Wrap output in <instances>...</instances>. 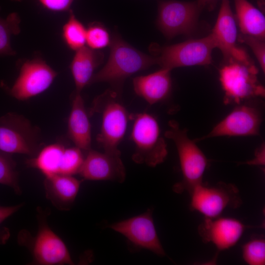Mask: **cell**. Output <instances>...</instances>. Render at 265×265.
Here are the masks:
<instances>
[{
    "mask_svg": "<svg viewBox=\"0 0 265 265\" xmlns=\"http://www.w3.org/2000/svg\"><path fill=\"white\" fill-rule=\"evenodd\" d=\"M108 60L94 73L89 83L107 82L111 88L121 93L127 78L157 64L154 56L144 53L124 41L117 33L112 36Z\"/></svg>",
    "mask_w": 265,
    "mask_h": 265,
    "instance_id": "cell-1",
    "label": "cell"
},
{
    "mask_svg": "<svg viewBox=\"0 0 265 265\" xmlns=\"http://www.w3.org/2000/svg\"><path fill=\"white\" fill-rule=\"evenodd\" d=\"M257 99L236 105L235 108L216 124L209 133L194 139L199 141L219 136L259 135L262 122V113L255 104Z\"/></svg>",
    "mask_w": 265,
    "mask_h": 265,
    "instance_id": "cell-11",
    "label": "cell"
},
{
    "mask_svg": "<svg viewBox=\"0 0 265 265\" xmlns=\"http://www.w3.org/2000/svg\"><path fill=\"white\" fill-rule=\"evenodd\" d=\"M39 228L34 237L22 232L20 243L29 247L33 263L40 265H73L69 252L62 240L50 228L45 215H38Z\"/></svg>",
    "mask_w": 265,
    "mask_h": 265,
    "instance_id": "cell-8",
    "label": "cell"
},
{
    "mask_svg": "<svg viewBox=\"0 0 265 265\" xmlns=\"http://www.w3.org/2000/svg\"><path fill=\"white\" fill-rule=\"evenodd\" d=\"M23 204L8 206H0V225L8 217L18 211L22 206Z\"/></svg>",
    "mask_w": 265,
    "mask_h": 265,
    "instance_id": "cell-32",
    "label": "cell"
},
{
    "mask_svg": "<svg viewBox=\"0 0 265 265\" xmlns=\"http://www.w3.org/2000/svg\"><path fill=\"white\" fill-rule=\"evenodd\" d=\"M109 228L124 236L138 247L147 249L160 256L165 255L155 228L151 210L113 223L109 225Z\"/></svg>",
    "mask_w": 265,
    "mask_h": 265,
    "instance_id": "cell-13",
    "label": "cell"
},
{
    "mask_svg": "<svg viewBox=\"0 0 265 265\" xmlns=\"http://www.w3.org/2000/svg\"><path fill=\"white\" fill-rule=\"evenodd\" d=\"M104 59L103 52L86 46L76 51L70 64L76 86L75 92L81 93L84 87L89 85L95 70L102 64Z\"/></svg>",
    "mask_w": 265,
    "mask_h": 265,
    "instance_id": "cell-20",
    "label": "cell"
},
{
    "mask_svg": "<svg viewBox=\"0 0 265 265\" xmlns=\"http://www.w3.org/2000/svg\"><path fill=\"white\" fill-rule=\"evenodd\" d=\"M215 48L211 33L200 39L188 40L170 46L159 47L153 45L150 50L157 64L171 71L181 67L210 64L212 52Z\"/></svg>",
    "mask_w": 265,
    "mask_h": 265,
    "instance_id": "cell-6",
    "label": "cell"
},
{
    "mask_svg": "<svg viewBox=\"0 0 265 265\" xmlns=\"http://www.w3.org/2000/svg\"><path fill=\"white\" fill-rule=\"evenodd\" d=\"M238 40L248 45L252 50L263 71H265V39L240 34Z\"/></svg>",
    "mask_w": 265,
    "mask_h": 265,
    "instance_id": "cell-29",
    "label": "cell"
},
{
    "mask_svg": "<svg viewBox=\"0 0 265 265\" xmlns=\"http://www.w3.org/2000/svg\"><path fill=\"white\" fill-rule=\"evenodd\" d=\"M68 135L75 146L83 152L91 149V130L81 93L75 92L68 121Z\"/></svg>",
    "mask_w": 265,
    "mask_h": 265,
    "instance_id": "cell-18",
    "label": "cell"
},
{
    "mask_svg": "<svg viewBox=\"0 0 265 265\" xmlns=\"http://www.w3.org/2000/svg\"><path fill=\"white\" fill-rule=\"evenodd\" d=\"M86 152L79 172L83 179L119 183L125 181L126 171L121 153L100 152L91 149Z\"/></svg>",
    "mask_w": 265,
    "mask_h": 265,
    "instance_id": "cell-15",
    "label": "cell"
},
{
    "mask_svg": "<svg viewBox=\"0 0 265 265\" xmlns=\"http://www.w3.org/2000/svg\"><path fill=\"white\" fill-rule=\"evenodd\" d=\"M121 93L110 89L96 97L91 114L101 116V126L97 141L104 151L119 153L118 146L126 133L130 116L121 101Z\"/></svg>",
    "mask_w": 265,
    "mask_h": 265,
    "instance_id": "cell-2",
    "label": "cell"
},
{
    "mask_svg": "<svg viewBox=\"0 0 265 265\" xmlns=\"http://www.w3.org/2000/svg\"><path fill=\"white\" fill-rule=\"evenodd\" d=\"M38 129L22 115L8 113L0 118V150L35 157L40 151Z\"/></svg>",
    "mask_w": 265,
    "mask_h": 265,
    "instance_id": "cell-7",
    "label": "cell"
},
{
    "mask_svg": "<svg viewBox=\"0 0 265 265\" xmlns=\"http://www.w3.org/2000/svg\"><path fill=\"white\" fill-rule=\"evenodd\" d=\"M236 19L241 33L265 39L263 13L247 0H234Z\"/></svg>",
    "mask_w": 265,
    "mask_h": 265,
    "instance_id": "cell-21",
    "label": "cell"
},
{
    "mask_svg": "<svg viewBox=\"0 0 265 265\" xmlns=\"http://www.w3.org/2000/svg\"><path fill=\"white\" fill-rule=\"evenodd\" d=\"M12 0L15 1H20L22 0Z\"/></svg>",
    "mask_w": 265,
    "mask_h": 265,
    "instance_id": "cell-34",
    "label": "cell"
},
{
    "mask_svg": "<svg viewBox=\"0 0 265 265\" xmlns=\"http://www.w3.org/2000/svg\"><path fill=\"white\" fill-rule=\"evenodd\" d=\"M218 0H197L198 5L203 9L206 8L209 10H212Z\"/></svg>",
    "mask_w": 265,
    "mask_h": 265,
    "instance_id": "cell-33",
    "label": "cell"
},
{
    "mask_svg": "<svg viewBox=\"0 0 265 265\" xmlns=\"http://www.w3.org/2000/svg\"><path fill=\"white\" fill-rule=\"evenodd\" d=\"M16 163L11 154L0 150V184L11 187L15 193H21Z\"/></svg>",
    "mask_w": 265,
    "mask_h": 265,
    "instance_id": "cell-25",
    "label": "cell"
},
{
    "mask_svg": "<svg viewBox=\"0 0 265 265\" xmlns=\"http://www.w3.org/2000/svg\"><path fill=\"white\" fill-rule=\"evenodd\" d=\"M57 73L42 58L36 57L24 62L9 94L20 101H25L47 90Z\"/></svg>",
    "mask_w": 265,
    "mask_h": 265,
    "instance_id": "cell-12",
    "label": "cell"
},
{
    "mask_svg": "<svg viewBox=\"0 0 265 265\" xmlns=\"http://www.w3.org/2000/svg\"><path fill=\"white\" fill-rule=\"evenodd\" d=\"M251 227L238 219L219 216L204 218L198 227V232L204 242L212 243L221 251L236 244L244 231Z\"/></svg>",
    "mask_w": 265,
    "mask_h": 265,
    "instance_id": "cell-16",
    "label": "cell"
},
{
    "mask_svg": "<svg viewBox=\"0 0 265 265\" xmlns=\"http://www.w3.org/2000/svg\"><path fill=\"white\" fill-rule=\"evenodd\" d=\"M80 183L72 175L55 174L46 177V197L57 209L68 210L76 199Z\"/></svg>",
    "mask_w": 265,
    "mask_h": 265,
    "instance_id": "cell-19",
    "label": "cell"
},
{
    "mask_svg": "<svg viewBox=\"0 0 265 265\" xmlns=\"http://www.w3.org/2000/svg\"><path fill=\"white\" fill-rule=\"evenodd\" d=\"M65 148L61 144L49 145L29 160L27 164L39 170L45 177L58 174Z\"/></svg>",
    "mask_w": 265,
    "mask_h": 265,
    "instance_id": "cell-22",
    "label": "cell"
},
{
    "mask_svg": "<svg viewBox=\"0 0 265 265\" xmlns=\"http://www.w3.org/2000/svg\"><path fill=\"white\" fill-rule=\"evenodd\" d=\"M20 18L16 13L9 14L5 19L0 17V55L16 54L11 46V38L20 32Z\"/></svg>",
    "mask_w": 265,
    "mask_h": 265,
    "instance_id": "cell-24",
    "label": "cell"
},
{
    "mask_svg": "<svg viewBox=\"0 0 265 265\" xmlns=\"http://www.w3.org/2000/svg\"><path fill=\"white\" fill-rule=\"evenodd\" d=\"M130 118L133 120L131 134L134 147L133 161L151 167L163 162L168 154L167 144L156 118L147 112L131 114Z\"/></svg>",
    "mask_w": 265,
    "mask_h": 265,
    "instance_id": "cell-5",
    "label": "cell"
},
{
    "mask_svg": "<svg viewBox=\"0 0 265 265\" xmlns=\"http://www.w3.org/2000/svg\"><path fill=\"white\" fill-rule=\"evenodd\" d=\"M169 129L165 137L171 140L176 146L182 173V180L173 187L174 192L189 193L197 186L203 183V177L208 165V160L196 144L188 136L186 129L182 128L175 120L168 123Z\"/></svg>",
    "mask_w": 265,
    "mask_h": 265,
    "instance_id": "cell-3",
    "label": "cell"
},
{
    "mask_svg": "<svg viewBox=\"0 0 265 265\" xmlns=\"http://www.w3.org/2000/svg\"><path fill=\"white\" fill-rule=\"evenodd\" d=\"M216 48L222 52L224 62H252L247 53L236 45L237 29L229 0H221L218 17L211 33Z\"/></svg>",
    "mask_w": 265,
    "mask_h": 265,
    "instance_id": "cell-14",
    "label": "cell"
},
{
    "mask_svg": "<svg viewBox=\"0 0 265 265\" xmlns=\"http://www.w3.org/2000/svg\"><path fill=\"white\" fill-rule=\"evenodd\" d=\"M170 72L161 68L150 74L135 77L132 83L135 94L151 105L164 101L172 91Z\"/></svg>",
    "mask_w": 265,
    "mask_h": 265,
    "instance_id": "cell-17",
    "label": "cell"
},
{
    "mask_svg": "<svg viewBox=\"0 0 265 265\" xmlns=\"http://www.w3.org/2000/svg\"><path fill=\"white\" fill-rule=\"evenodd\" d=\"M75 0H39L42 5L48 10L53 11H66Z\"/></svg>",
    "mask_w": 265,
    "mask_h": 265,
    "instance_id": "cell-30",
    "label": "cell"
},
{
    "mask_svg": "<svg viewBox=\"0 0 265 265\" xmlns=\"http://www.w3.org/2000/svg\"><path fill=\"white\" fill-rule=\"evenodd\" d=\"M240 163L249 165L265 166V146L263 143L255 152L254 157L251 160Z\"/></svg>",
    "mask_w": 265,
    "mask_h": 265,
    "instance_id": "cell-31",
    "label": "cell"
},
{
    "mask_svg": "<svg viewBox=\"0 0 265 265\" xmlns=\"http://www.w3.org/2000/svg\"><path fill=\"white\" fill-rule=\"evenodd\" d=\"M111 38L108 29L101 23H91L86 28V44L91 49L100 51L109 46Z\"/></svg>",
    "mask_w": 265,
    "mask_h": 265,
    "instance_id": "cell-26",
    "label": "cell"
},
{
    "mask_svg": "<svg viewBox=\"0 0 265 265\" xmlns=\"http://www.w3.org/2000/svg\"><path fill=\"white\" fill-rule=\"evenodd\" d=\"M82 152L76 146L65 148L58 174L73 176L79 173L84 159Z\"/></svg>",
    "mask_w": 265,
    "mask_h": 265,
    "instance_id": "cell-27",
    "label": "cell"
},
{
    "mask_svg": "<svg viewBox=\"0 0 265 265\" xmlns=\"http://www.w3.org/2000/svg\"><path fill=\"white\" fill-rule=\"evenodd\" d=\"M244 261L250 265L265 264V240L263 238H253L242 246Z\"/></svg>",
    "mask_w": 265,
    "mask_h": 265,
    "instance_id": "cell-28",
    "label": "cell"
},
{
    "mask_svg": "<svg viewBox=\"0 0 265 265\" xmlns=\"http://www.w3.org/2000/svg\"><path fill=\"white\" fill-rule=\"evenodd\" d=\"M189 194L190 209L200 212L205 218L220 216L226 209L238 208L242 204L237 187L222 182L212 185L203 182L195 186Z\"/></svg>",
    "mask_w": 265,
    "mask_h": 265,
    "instance_id": "cell-9",
    "label": "cell"
},
{
    "mask_svg": "<svg viewBox=\"0 0 265 265\" xmlns=\"http://www.w3.org/2000/svg\"><path fill=\"white\" fill-rule=\"evenodd\" d=\"M258 70L253 62H224L219 70V80L225 105H237L263 98L265 89L258 79Z\"/></svg>",
    "mask_w": 265,
    "mask_h": 265,
    "instance_id": "cell-4",
    "label": "cell"
},
{
    "mask_svg": "<svg viewBox=\"0 0 265 265\" xmlns=\"http://www.w3.org/2000/svg\"><path fill=\"white\" fill-rule=\"evenodd\" d=\"M86 28L70 10L69 18L63 26L62 37L68 47L77 51L86 44Z\"/></svg>",
    "mask_w": 265,
    "mask_h": 265,
    "instance_id": "cell-23",
    "label": "cell"
},
{
    "mask_svg": "<svg viewBox=\"0 0 265 265\" xmlns=\"http://www.w3.org/2000/svg\"><path fill=\"white\" fill-rule=\"evenodd\" d=\"M202 10L197 1L160 0L158 3L157 26L168 39L191 34L196 28Z\"/></svg>",
    "mask_w": 265,
    "mask_h": 265,
    "instance_id": "cell-10",
    "label": "cell"
}]
</instances>
